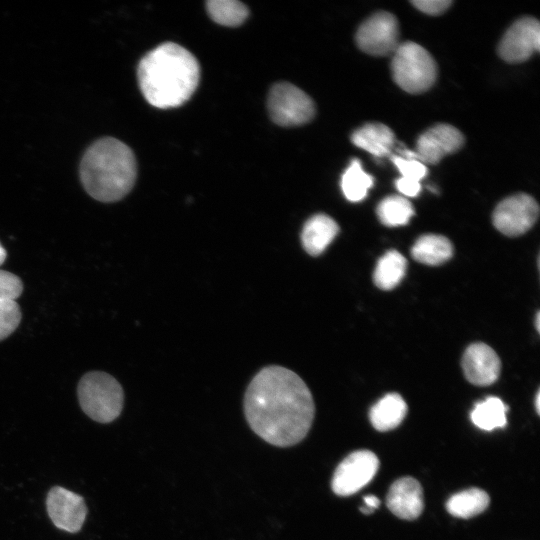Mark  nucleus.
I'll use <instances>...</instances> for the list:
<instances>
[{
	"label": "nucleus",
	"mask_w": 540,
	"mask_h": 540,
	"mask_svg": "<svg viewBox=\"0 0 540 540\" xmlns=\"http://www.w3.org/2000/svg\"><path fill=\"white\" fill-rule=\"evenodd\" d=\"M379 468L377 456L369 450H359L349 454L335 469L332 490L336 495L349 496L375 476Z\"/></svg>",
	"instance_id": "6e6552de"
},
{
	"label": "nucleus",
	"mask_w": 540,
	"mask_h": 540,
	"mask_svg": "<svg viewBox=\"0 0 540 540\" xmlns=\"http://www.w3.org/2000/svg\"><path fill=\"white\" fill-rule=\"evenodd\" d=\"M392 56V77L402 90L419 94L433 86L437 65L424 47L410 41L400 43Z\"/></svg>",
	"instance_id": "20e7f679"
},
{
	"label": "nucleus",
	"mask_w": 540,
	"mask_h": 540,
	"mask_svg": "<svg viewBox=\"0 0 540 540\" xmlns=\"http://www.w3.org/2000/svg\"><path fill=\"white\" fill-rule=\"evenodd\" d=\"M489 502L485 491L471 488L452 495L446 503V509L451 515L466 519L483 512Z\"/></svg>",
	"instance_id": "aec40b11"
},
{
	"label": "nucleus",
	"mask_w": 540,
	"mask_h": 540,
	"mask_svg": "<svg viewBox=\"0 0 540 540\" xmlns=\"http://www.w3.org/2000/svg\"><path fill=\"white\" fill-rule=\"evenodd\" d=\"M351 141L375 157H384L391 153L395 135L382 123H367L352 133Z\"/></svg>",
	"instance_id": "dca6fc26"
},
{
	"label": "nucleus",
	"mask_w": 540,
	"mask_h": 540,
	"mask_svg": "<svg viewBox=\"0 0 540 540\" xmlns=\"http://www.w3.org/2000/svg\"><path fill=\"white\" fill-rule=\"evenodd\" d=\"M206 9L213 21L220 25L235 27L248 17V8L236 0H209Z\"/></svg>",
	"instance_id": "b1692460"
},
{
	"label": "nucleus",
	"mask_w": 540,
	"mask_h": 540,
	"mask_svg": "<svg viewBox=\"0 0 540 540\" xmlns=\"http://www.w3.org/2000/svg\"><path fill=\"white\" fill-rule=\"evenodd\" d=\"M82 410L93 420L108 423L115 420L123 408L124 394L119 382L105 372H89L78 384Z\"/></svg>",
	"instance_id": "39448f33"
},
{
	"label": "nucleus",
	"mask_w": 540,
	"mask_h": 540,
	"mask_svg": "<svg viewBox=\"0 0 540 540\" xmlns=\"http://www.w3.org/2000/svg\"><path fill=\"white\" fill-rule=\"evenodd\" d=\"M407 261L396 250L386 252L377 262L373 279L376 286L383 290L395 288L403 279Z\"/></svg>",
	"instance_id": "6ab92c4d"
},
{
	"label": "nucleus",
	"mask_w": 540,
	"mask_h": 540,
	"mask_svg": "<svg viewBox=\"0 0 540 540\" xmlns=\"http://www.w3.org/2000/svg\"><path fill=\"white\" fill-rule=\"evenodd\" d=\"M391 161L396 166L402 178L420 182L427 175L426 165L416 158H406L398 154L391 156Z\"/></svg>",
	"instance_id": "a878e982"
},
{
	"label": "nucleus",
	"mask_w": 540,
	"mask_h": 540,
	"mask_svg": "<svg viewBox=\"0 0 540 540\" xmlns=\"http://www.w3.org/2000/svg\"><path fill=\"white\" fill-rule=\"evenodd\" d=\"M539 322H540V317H539V313H537L536 314V319H535V324H536V329L538 331H539V328H540Z\"/></svg>",
	"instance_id": "473e14b6"
},
{
	"label": "nucleus",
	"mask_w": 540,
	"mask_h": 540,
	"mask_svg": "<svg viewBox=\"0 0 540 540\" xmlns=\"http://www.w3.org/2000/svg\"><path fill=\"white\" fill-rule=\"evenodd\" d=\"M6 251L4 249V247L1 245L0 243V265L5 261L6 259Z\"/></svg>",
	"instance_id": "7c9ffc66"
},
{
	"label": "nucleus",
	"mask_w": 540,
	"mask_h": 540,
	"mask_svg": "<svg viewBox=\"0 0 540 540\" xmlns=\"http://www.w3.org/2000/svg\"><path fill=\"white\" fill-rule=\"evenodd\" d=\"M250 428L278 447L293 446L308 434L315 415L312 394L295 372L277 365L261 369L244 396Z\"/></svg>",
	"instance_id": "f257e3e1"
},
{
	"label": "nucleus",
	"mask_w": 540,
	"mask_h": 540,
	"mask_svg": "<svg viewBox=\"0 0 540 540\" xmlns=\"http://www.w3.org/2000/svg\"><path fill=\"white\" fill-rule=\"evenodd\" d=\"M137 163L133 151L122 141L104 137L86 150L80 164V178L90 196L101 202H115L133 188Z\"/></svg>",
	"instance_id": "7ed1b4c3"
},
{
	"label": "nucleus",
	"mask_w": 540,
	"mask_h": 540,
	"mask_svg": "<svg viewBox=\"0 0 540 540\" xmlns=\"http://www.w3.org/2000/svg\"><path fill=\"white\" fill-rule=\"evenodd\" d=\"M411 3L421 12L429 15L444 13L452 4L450 0H414Z\"/></svg>",
	"instance_id": "cd10ccee"
},
{
	"label": "nucleus",
	"mask_w": 540,
	"mask_h": 540,
	"mask_svg": "<svg viewBox=\"0 0 540 540\" xmlns=\"http://www.w3.org/2000/svg\"><path fill=\"white\" fill-rule=\"evenodd\" d=\"M46 505L48 515L57 528L70 533H76L82 528L87 508L80 495L55 486L47 495Z\"/></svg>",
	"instance_id": "9b49d317"
},
{
	"label": "nucleus",
	"mask_w": 540,
	"mask_h": 540,
	"mask_svg": "<svg viewBox=\"0 0 540 540\" xmlns=\"http://www.w3.org/2000/svg\"><path fill=\"white\" fill-rule=\"evenodd\" d=\"M364 506L360 508L364 514L373 513L380 505V500L374 495H367L364 497Z\"/></svg>",
	"instance_id": "c756f323"
},
{
	"label": "nucleus",
	"mask_w": 540,
	"mask_h": 540,
	"mask_svg": "<svg viewBox=\"0 0 540 540\" xmlns=\"http://www.w3.org/2000/svg\"><path fill=\"white\" fill-rule=\"evenodd\" d=\"M413 258L426 265H440L453 255V246L448 238L442 235H423L411 249Z\"/></svg>",
	"instance_id": "a211bd4d"
},
{
	"label": "nucleus",
	"mask_w": 540,
	"mask_h": 540,
	"mask_svg": "<svg viewBox=\"0 0 540 540\" xmlns=\"http://www.w3.org/2000/svg\"><path fill=\"white\" fill-rule=\"evenodd\" d=\"M462 368L466 379L477 386L494 383L501 371L496 352L485 343H473L465 351Z\"/></svg>",
	"instance_id": "ddd939ff"
},
{
	"label": "nucleus",
	"mask_w": 540,
	"mask_h": 540,
	"mask_svg": "<svg viewBox=\"0 0 540 540\" xmlns=\"http://www.w3.org/2000/svg\"><path fill=\"white\" fill-rule=\"evenodd\" d=\"M355 39L358 47L367 54L392 55L400 44L398 21L389 12H376L359 26Z\"/></svg>",
	"instance_id": "0eeeda50"
},
{
	"label": "nucleus",
	"mask_w": 540,
	"mask_h": 540,
	"mask_svg": "<svg viewBox=\"0 0 540 540\" xmlns=\"http://www.w3.org/2000/svg\"><path fill=\"white\" fill-rule=\"evenodd\" d=\"M376 212L384 225L395 227L407 224L414 215V208L407 198L392 195L384 198L378 204Z\"/></svg>",
	"instance_id": "5701e85b"
},
{
	"label": "nucleus",
	"mask_w": 540,
	"mask_h": 540,
	"mask_svg": "<svg viewBox=\"0 0 540 540\" xmlns=\"http://www.w3.org/2000/svg\"><path fill=\"white\" fill-rule=\"evenodd\" d=\"M507 406L497 397H488L475 405L472 422L480 429L491 431L506 425Z\"/></svg>",
	"instance_id": "4be33fe9"
},
{
	"label": "nucleus",
	"mask_w": 540,
	"mask_h": 540,
	"mask_svg": "<svg viewBox=\"0 0 540 540\" xmlns=\"http://www.w3.org/2000/svg\"><path fill=\"white\" fill-rule=\"evenodd\" d=\"M539 402H540V398H539V392H538L535 398V407H536L537 413H539V408H540Z\"/></svg>",
	"instance_id": "2f4dec72"
},
{
	"label": "nucleus",
	"mask_w": 540,
	"mask_h": 540,
	"mask_svg": "<svg viewBox=\"0 0 540 540\" xmlns=\"http://www.w3.org/2000/svg\"><path fill=\"white\" fill-rule=\"evenodd\" d=\"M138 83L145 99L160 109L183 105L195 92L200 66L184 47L167 42L148 52L139 62Z\"/></svg>",
	"instance_id": "f03ea898"
},
{
	"label": "nucleus",
	"mask_w": 540,
	"mask_h": 540,
	"mask_svg": "<svg viewBox=\"0 0 540 540\" xmlns=\"http://www.w3.org/2000/svg\"><path fill=\"white\" fill-rule=\"evenodd\" d=\"M407 413V404L397 393H390L372 406L369 418L378 431H389L403 421Z\"/></svg>",
	"instance_id": "f3484780"
},
{
	"label": "nucleus",
	"mask_w": 540,
	"mask_h": 540,
	"mask_svg": "<svg viewBox=\"0 0 540 540\" xmlns=\"http://www.w3.org/2000/svg\"><path fill=\"white\" fill-rule=\"evenodd\" d=\"M373 186V177L366 173L359 159H353L341 178V189L347 200L359 202Z\"/></svg>",
	"instance_id": "412c9836"
},
{
	"label": "nucleus",
	"mask_w": 540,
	"mask_h": 540,
	"mask_svg": "<svg viewBox=\"0 0 540 540\" xmlns=\"http://www.w3.org/2000/svg\"><path fill=\"white\" fill-rule=\"evenodd\" d=\"M21 311L15 300H0V341L18 327Z\"/></svg>",
	"instance_id": "393cba45"
},
{
	"label": "nucleus",
	"mask_w": 540,
	"mask_h": 540,
	"mask_svg": "<svg viewBox=\"0 0 540 540\" xmlns=\"http://www.w3.org/2000/svg\"><path fill=\"white\" fill-rule=\"evenodd\" d=\"M338 231L337 223L328 215H313L303 226L302 245L308 254L317 256L333 241Z\"/></svg>",
	"instance_id": "2eb2a0df"
},
{
	"label": "nucleus",
	"mask_w": 540,
	"mask_h": 540,
	"mask_svg": "<svg viewBox=\"0 0 540 540\" xmlns=\"http://www.w3.org/2000/svg\"><path fill=\"white\" fill-rule=\"evenodd\" d=\"M267 108L273 122L284 127L306 124L315 115V105L310 96L288 82L271 87Z\"/></svg>",
	"instance_id": "423d86ee"
},
{
	"label": "nucleus",
	"mask_w": 540,
	"mask_h": 540,
	"mask_svg": "<svg viewBox=\"0 0 540 540\" xmlns=\"http://www.w3.org/2000/svg\"><path fill=\"white\" fill-rule=\"evenodd\" d=\"M395 186L401 194L407 197H416L421 190L420 182L402 177L396 180Z\"/></svg>",
	"instance_id": "c85d7f7f"
},
{
	"label": "nucleus",
	"mask_w": 540,
	"mask_h": 540,
	"mask_svg": "<svg viewBox=\"0 0 540 540\" xmlns=\"http://www.w3.org/2000/svg\"><path fill=\"white\" fill-rule=\"evenodd\" d=\"M539 207L533 197L519 193L502 200L493 212V224L502 234L515 237L526 233L536 222Z\"/></svg>",
	"instance_id": "1a4fd4ad"
},
{
	"label": "nucleus",
	"mask_w": 540,
	"mask_h": 540,
	"mask_svg": "<svg viewBox=\"0 0 540 540\" xmlns=\"http://www.w3.org/2000/svg\"><path fill=\"white\" fill-rule=\"evenodd\" d=\"M464 144L463 134L449 124H436L422 133L416 142V156L424 164H437Z\"/></svg>",
	"instance_id": "f8f14e48"
},
{
	"label": "nucleus",
	"mask_w": 540,
	"mask_h": 540,
	"mask_svg": "<svg viewBox=\"0 0 540 540\" xmlns=\"http://www.w3.org/2000/svg\"><path fill=\"white\" fill-rule=\"evenodd\" d=\"M387 507L397 517L413 520L419 517L424 508L423 490L420 483L412 477H402L390 487Z\"/></svg>",
	"instance_id": "4468645a"
},
{
	"label": "nucleus",
	"mask_w": 540,
	"mask_h": 540,
	"mask_svg": "<svg viewBox=\"0 0 540 540\" xmlns=\"http://www.w3.org/2000/svg\"><path fill=\"white\" fill-rule=\"evenodd\" d=\"M540 48V25L533 17H523L514 22L503 35L499 45V56L510 63L529 59Z\"/></svg>",
	"instance_id": "9d476101"
},
{
	"label": "nucleus",
	"mask_w": 540,
	"mask_h": 540,
	"mask_svg": "<svg viewBox=\"0 0 540 540\" xmlns=\"http://www.w3.org/2000/svg\"><path fill=\"white\" fill-rule=\"evenodd\" d=\"M22 290L23 284L18 276L0 270V300H16Z\"/></svg>",
	"instance_id": "bb28decb"
}]
</instances>
